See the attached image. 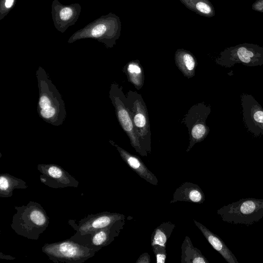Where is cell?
I'll return each instance as SVG.
<instances>
[{
  "instance_id": "obj_25",
  "label": "cell",
  "mask_w": 263,
  "mask_h": 263,
  "mask_svg": "<svg viewBox=\"0 0 263 263\" xmlns=\"http://www.w3.org/2000/svg\"><path fill=\"white\" fill-rule=\"evenodd\" d=\"M157 263H164L167 257L166 247L156 245L152 247Z\"/></svg>"
},
{
  "instance_id": "obj_26",
  "label": "cell",
  "mask_w": 263,
  "mask_h": 263,
  "mask_svg": "<svg viewBox=\"0 0 263 263\" xmlns=\"http://www.w3.org/2000/svg\"><path fill=\"white\" fill-rule=\"evenodd\" d=\"M252 10L263 13V0H256L252 5Z\"/></svg>"
},
{
  "instance_id": "obj_9",
  "label": "cell",
  "mask_w": 263,
  "mask_h": 263,
  "mask_svg": "<svg viewBox=\"0 0 263 263\" xmlns=\"http://www.w3.org/2000/svg\"><path fill=\"white\" fill-rule=\"evenodd\" d=\"M123 219H126V217L122 214L103 212L89 214L78 221L69 219L68 223L76 231L74 235L82 236L107 227Z\"/></svg>"
},
{
  "instance_id": "obj_21",
  "label": "cell",
  "mask_w": 263,
  "mask_h": 263,
  "mask_svg": "<svg viewBox=\"0 0 263 263\" xmlns=\"http://www.w3.org/2000/svg\"><path fill=\"white\" fill-rule=\"evenodd\" d=\"M175 224L171 221L163 222L156 228L151 238V245H156L166 247L167 240L175 228Z\"/></svg>"
},
{
  "instance_id": "obj_18",
  "label": "cell",
  "mask_w": 263,
  "mask_h": 263,
  "mask_svg": "<svg viewBox=\"0 0 263 263\" xmlns=\"http://www.w3.org/2000/svg\"><path fill=\"white\" fill-rule=\"evenodd\" d=\"M175 61L184 76L190 78L194 76L197 62L191 52L182 49H178L175 52Z\"/></svg>"
},
{
  "instance_id": "obj_14",
  "label": "cell",
  "mask_w": 263,
  "mask_h": 263,
  "mask_svg": "<svg viewBox=\"0 0 263 263\" xmlns=\"http://www.w3.org/2000/svg\"><path fill=\"white\" fill-rule=\"evenodd\" d=\"M81 9L79 3L64 5L58 0H53L51 16L55 29L61 33H64L69 27L77 22Z\"/></svg>"
},
{
  "instance_id": "obj_4",
  "label": "cell",
  "mask_w": 263,
  "mask_h": 263,
  "mask_svg": "<svg viewBox=\"0 0 263 263\" xmlns=\"http://www.w3.org/2000/svg\"><path fill=\"white\" fill-rule=\"evenodd\" d=\"M217 214L224 222L250 226L263 219V199H241L223 206Z\"/></svg>"
},
{
  "instance_id": "obj_2",
  "label": "cell",
  "mask_w": 263,
  "mask_h": 263,
  "mask_svg": "<svg viewBox=\"0 0 263 263\" xmlns=\"http://www.w3.org/2000/svg\"><path fill=\"white\" fill-rule=\"evenodd\" d=\"M11 228L18 235L37 240L48 227L49 217L39 203L30 201L26 205L15 206Z\"/></svg>"
},
{
  "instance_id": "obj_23",
  "label": "cell",
  "mask_w": 263,
  "mask_h": 263,
  "mask_svg": "<svg viewBox=\"0 0 263 263\" xmlns=\"http://www.w3.org/2000/svg\"><path fill=\"white\" fill-rule=\"evenodd\" d=\"M189 9L201 16L213 17L215 14L214 7L209 0H180Z\"/></svg>"
},
{
  "instance_id": "obj_6",
  "label": "cell",
  "mask_w": 263,
  "mask_h": 263,
  "mask_svg": "<svg viewBox=\"0 0 263 263\" xmlns=\"http://www.w3.org/2000/svg\"><path fill=\"white\" fill-rule=\"evenodd\" d=\"M122 98L128 108L142 148L151 153L150 124L146 105L140 94L129 91Z\"/></svg>"
},
{
  "instance_id": "obj_8",
  "label": "cell",
  "mask_w": 263,
  "mask_h": 263,
  "mask_svg": "<svg viewBox=\"0 0 263 263\" xmlns=\"http://www.w3.org/2000/svg\"><path fill=\"white\" fill-rule=\"evenodd\" d=\"M123 92L122 87L117 84L112 83L111 85L109 97L115 108L117 118L122 129L128 136L133 147L142 156H147V153L141 145L129 111L123 102Z\"/></svg>"
},
{
  "instance_id": "obj_11",
  "label": "cell",
  "mask_w": 263,
  "mask_h": 263,
  "mask_svg": "<svg viewBox=\"0 0 263 263\" xmlns=\"http://www.w3.org/2000/svg\"><path fill=\"white\" fill-rule=\"evenodd\" d=\"M211 112V108L204 104L194 106L185 117V122L190 131V141L186 152L195 144L203 140L209 133V128L205 121Z\"/></svg>"
},
{
  "instance_id": "obj_19",
  "label": "cell",
  "mask_w": 263,
  "mask_h": 263,
  "mask_svg": "<svg viewBox=\"0 0 263 263\" xmlns=\"http://www.w3.org/2000/svg\"><path fill=\"white\" fill-rule=\"evenodd\" d=\"M27 187L26 182L22 179L8 173L0 175V197L2 198L11 197L15 189H26Z\"/></svg>"
},
{
  "instance_id": "obj_27",
  "label": "cell",
  "mask_w": 263,
  "mask_h": 263,
  "mask_svg": "<svg viewBox=\"0 0 263 263\" xmlns=\"http://www.w3.org/2000/svg\"><path fill=\"white\" fill-rule=\"evenodd\" d=\"M150 262L149 255L147 253H144L139 256L136 263H149Z\"/></svg>"
},
{
  "instance_id": "obj_22",
  "label": "cell",
  "mask_w": 263,
  "mask_h": 263,
  "mask_svg": "<svg viewBox=\"0 0 263 263\" xmlns=\"http://www.w3.org/2000/svg\"><path fill=\"white\" fill-rule=\"evenodd\" d=\"M124 71L128 81L137 89H140L144 83V74L142 67L138 60L129 62L124 67Z\"/></svg>"
},
{
  "instance_id": "obj_7",
  "label": "cell",
  "mask_w": 263,
  "mask_h": 263,
  "mask_svg": "<svg viewBox=\"0 0 263 263\" xmlns=\"http://www.w3.org/2000/svg\"><path fill=\"white\" fill-rule=\"evenodd\" d=\"M215 62L222 66L231 68L236 64L248 66L263 65V47L257 44L243 43L225 48Z\"/></svg>"
},
{
  "instance_id": "obj_13",
  "label": "cell",
  "mask_w": 263,
  "mask_h": 263,
  "mask_svg": "<svg viewBox=\"0 0 263 263\" xmlns=\"http://www.w3.org/2000/svg\"><path fill=\"white\" fill-rule=\"evenodd\" d=\"M242 119L247 129L255 136L263 135V108L251 95L241 97Z\"/></svg>"
},
{
  "instance_id": "obj_20",
  "label": "cell",
  "mask_w": 263,
  "mask_h": 263,
  "mask_svg": "<svg viewBox=\"0 0 263 263\" xmlns=\"http://www.w3.org/2000/svg\"><path fill=\"white\" fill-rule=\"evenodd\" d=\"M181 248V263H209L200 250L193 246L189 236H185Z\"/></svg>"
},
{
  "instance_id": "obj_10",
  "label": "cell",
  "mask_w": 263,
  "mask_h": 263,
  "mask_svg": "<svg viewBox=\"0 0 263 263\" xmlns=\"http://www.w3.org/2000/svg\"><path fill=\"white\" fill-rule=\"evenodd\" d=\"M125 219L116 221L112 224L95 232L82 236H72L70 239L92 249L96 252L111 243L123 229Z\"/></svg>"
},
{
  "instance_id": "obj_1",
  "label": "cell",
  "mask_w": 263,
  "mask_h": 263,
  "mask_svg": "<svg viewBox=\"0 0 263 263\" xmlns=\"http://www.w3.org/2000/svg\"><path fill=\"white\" fill-rule=\"evenodd\" d=\"M36 75L39 94L38 115L46 122L53 126H60L66 117L62 96L42 67H39Z\"/></svg>"
},
{
  "instance_id": "obj_3",
  "label": "cell",
  "mask_w": 263,
  "mask_h": 263,
  "mask_svg": "<svg viewBox=\"0 0 263 263\" xmlns=\"http://www.w3.org/2000/svg\"><path fill=\"white\" fill-rule=\"evenodd\" d=\"M121 30L119 17L110 12L74 32L67 42L70 44L81 39H91L103 43L108 48H112L119 38Z\"/></svg>"
},
{
  "instance_id": "obj_16",
  "label": "cell",
  "mask_w": 263,
  "mask_h": 263,
  "mask_svg": "<svg viewBox=\"0 0 263 263\" xmlns=\"http://www.w3.org/2000/svg\"><path fill=\"white\" fill-rule=\"evenodd\" d=\"M205 201V196L201 189L196 184L184 182L176 189L170 203L186 201L201 204Z\"/></svg>"
},
{
  "instance_id": "obj_17",
  "label": "cell",
  "mask_w": 263,
  "mask_h": 263,
  "mask_svg": "<svg viewBox=\"0 0 263 263\" xmlns=\"http://www.w3.org/2000/svg\"><path fill=\"white\" fill-rule=\"evenodd\" d=\"M193 221L209 243L222 256L228 263H238L234 254L218 236L213 233L199 222L195 219H193Z\"/></svg>"
},
{
  "instance_id": "obj_5",
  "label": "cell",
  "mask_w": 263,
  "mask_h": 263,
  "mask_svg": "<svg viewBox=\"0 0 263 263\" xmlns=\"http://www.w3.org/2000/svg\"><path fill=\"white\" fill-rule=\"evenodd\" d=\"M42 251L55 263H82L93 257L96 252L70 238L45 243Z\"/></svg>"
},
{
  "instance_id": "obj_12",
  "label": "cell",
  "mask_w": 263,
  "mask_h": 263,
  "mask_svg": "<svg viewBox=\"0 0 263 263\" xmlns=\"http://www.w3.org/2000/svg\"><path fill=\"white\" fill-rule=\"evenodd\" d=\"M37 170L40 173L41 182L50 187L60 189L78 187L79 181L68 172L55 164H39Z\"/></svg>"
},
{
  "instance_id": "obj_24",
  "label": "cell",
  "mask_w": 263,
  "mask_h": 263,
  "mask_svg": "<svg viewBox=\"0 0 263 263\" xmlns=\"http://www.w3.org/2000/svg\"><path fill=\"white\" fill-rule=\"evenodd\" d=\"M16 0H0V21L14 8Z\"/></svg>"
},
{
  "instance_id": "obj_15",
  "label": "cell",
  "mask_w": 263,
  "mask_h": 263,
  "mask_svg": "<svg viewBox=\"0 0 263 263\" xmlns=\"http://www.w3.org/2000/svg\"><path fill=\"white\" fill-rule=\"evenodd\" d=\"M109 142L116 148L124 161L141 178L153 185L158 184V180L156 176L148 170L139 157L131 154L111 140H109Z\"/></svg>"
}]
</instances>
